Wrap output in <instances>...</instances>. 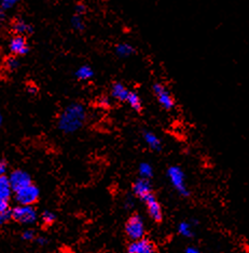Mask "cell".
<instances>
[{
  "mask_svg": "<svg viewBox=\"0 0 249 253\" xmlns=\"http://www.w3.org/2000/svg\"><path fill=\"white\" fill-rule=\"evenodd\" d=\"M86 120V108L79 102H73L67 105L60 114L57 126L66 134H71L79 131L84 126Z\"/></svg>",
  "mask_w": 249,
  "mask_h": 253,
  "instance_id": "cell-1",
  "label": "cell"
},
{
  "mask_svg": "<svg viewBox=\"0 0 249 253\" xmlns=\"http://www.w3.org/2000/svg\"><path fill=\"white\" fill-rule=\"evenodd\" d=\"M9 217L23 225H32L38 221V212L33 206L17 205L10 210Z\"/></svg>",
  "mask_w": 249,
  "mask_h": 253,
  "instance_id": "cell-2",
  "label": "cell"
},
{
  "mask_svg": "<svg viewBox=\"0 0 249 253\" xmlns=\"http://www.w3.org/2000/svg\"><path fill=\"white\" fill-rule=\"evenodd\" d=\"M167 177H169L172 185L179 194L182 195V196H189L190 192L187 188L186 181H184L186 180V175H184V172L182 171L180 167L178 166L170 167L169 170H167Z\"/></svg>",
  "mask_w": 249,
  "mask_h": 253,
  "instance_id": "cell-3",
  "label": "cell"
},
{
  "mask_svg": "<svg viewBox=\"0 0 249 253\" xmlns=\"http://www.w3.org/2000/svg\"><path fill=\"white\" fill-rule=\"evenodd\" d=\"M40 197V191L37 185L35 184H31L24 188L20 189L14 193V199L17 203V205L23 206H33L36 204Z\"/></svg>",
  "mask_w": 249,
  "mask_h": 253,
  "instance_id": "cell-4",
  "label": "cell"
},
{
  "mask_svg": "<svg viewBox=\"0 0 249 253\" xmlns=\"http://www.w3.org/2000/svg\"><path fill=\"white\" fill-rule=\"evenodd\" d=\"M152 92L156 97V101L165 111H172L175 107V99L163 84L154 83L152 84Z\"/></svg>",
  "mask_w": 249,
  "mask_h": 253,
  "instance_id": "cell-5",
  "label": "cell"
},
{
  "mask_svg": "<svg viewBox=\"0 0 249 253\" xmlns=\"http://www.w3.org/2000/svg\"><path fill=\"white\" fill-rule=\"evenodd\" d=\"M125 233L133 241L143 238L144 223L142 218L137 214L131 216L125 225Z\"/></svg>",
  "mask_w": 249,
  "mask_h": 253,
  "instance_id": "cell-6",
  "label": "cell"
},
{
  "mask_svg": "<svg viewBox=\"0 0 249 253\" xmlns=\"http://www.w3.org/2000/svg\"><path fill=\"white\" fill-rule=\"evenodd\" d=\"M9 182L11 188H12L13 193L20 191V189L24 188L32 184V177L28 172L22 170V169H16L10 173Z\"/></svg>",
  "mask_w": 249,
  "mask_h": 253,
  "instance_id": "cell-7",
  "label": "cell"
},
{
  "mask_svg": "<svg viewBox=\"0 0 249 253\" xmlns=\"http://www.w3.org/2000/svg\"><path fill=\"white\" fill-rule=\"evenodd\" d=\"M9 50L13 55H25L30 51V45H28L25 36L15 35L10 40Z\"/></svg>",
  "mask_w": 249,
  "mask_h": 253,
  "instance_id": "cell-8",
  "label": "cell"
},
{
  "mask_svg": "<svg viewBox=\"0 0 249 253\" xmlns=\"http://www.w3.org/2000/svg\"><path fill=\"white\" fill-rule=\"evenodd\" d=\"M142 200L147 205L148 213L150 217H151L155 222H160L162 220V208L154 195L151 193L150 195H148L147 197H144Z\"/></svg>",
  "mask_w": 249,
  "mask_h": 253,
  "instance_id": "cell-9",
  "label": "cell"
},
{
  "mask_svg": "<svg viewBox=\"0 0 249 253\" xmlns=\"http://www.w3.org/2000/svg\"><path fill=\"white\" fill-rule=\"evenodd\" d=\"M129 253H156L154 245L148 239L134 240L127 248Z\"/></svg>",
  "mask_w": 249,
  "mask_h": 253,
  "instance_id": "cell-10",
  "label": "cell"
},
{
  "mask_svg": "<svg viewBox=\"0 0 249 253\" xmlns=\"http://www.w3.org/2000/svg\"><path fill=\"white\" fill-rule=\"evenodd\" d=\"M133 192H134L137 197L143 199L152 193L151 184H150L149 180L140 177V179L136 180L135 183L133 184Z\"/></svg>",
  "mask_w": 249,
  "mask_h": 253,
  "instance_id": "cell-11",
  "label": "cell"
},
{
  "mask_svg": "<svg viewBox=\"0 0 249 253\" xmlns=\"http://www.w3.org/2000/svg\"><path fill=\"white\" fill-rule=\"evenodd\" d=\"M142 137L143 141L146 143L147 146L152 149L154 152H161L162 149V142L159 139V136L156 135L153 131L144 129L142 130Z\"/></svg>",
  "mask_w": 249,
  "mask_h": 253,
  "instance_id": "cell-12",
  "label": "cell"
},
{
  "mask_svg": "<svg viewBox=\"0 0 249 253\" xmlns=\"http://www.w3.org/2000/svg\"><path fill=\"white\" fill-rule=\"evenodd\" d=\"M130 90L127 89L126 85L122 83H114L111 85V91H110V95L113 100L118 102H126L127 95H129Z\"/></svg>",
  "mask_w": 249,
  "mask_h": 253,
  "instance_id": "cell-13",
  "label": "cell"
},
{
  "mask_svg": "<svg viewBox=\"0 0 249 253\" xmlns=\"http://www.w3.org/2000/svg\"><path fill=\"white\" fill-rule=\"evenodd\" d=\"M114 52L118 57H121V59H127V57H131L133 54H135L136 50L134 45L129 42H120L115 45Z\"/></svg>",
  "mask_w": 249,
  "mask_h": 253,
  "instance_id": "cell-14",
  "label": "cell"
},
{
  "mask_svg": "<svg viewBox=\"0 0 249 253\" xmlns=\"http://www.w3.org/2000/svg\"><path fill=\"white\" fill-rule=\"evenodd\" d=\"M12 194L13 191L11 188L9 177L7 175H0V198L9 200Z\"/></svg>",
  "mask_w": 249,
  "mask_h": 253,
  "instance_id": "cell-15",
  "label": "cell"
},
{
  "mask_svg": "<svg viewBox=\"0 0 249 253\" xmlns=\"http://www.w3.org/2000/svg\"><path fill=\"white\" fill-rule=\"evenodd\" d=\"M12 28L16 35H21V36H25V35H28V34L33 33V26L30 24V23H27L23 20H16L13 23Z\"/></svg>",
  "mask_w": 249,
  "mask_h": 253,
  "instance_id": "cell-16",
  "label": "cell"
},
{
  "mask_svg": "<svg viewBox=\"0 0 249 253\" xmlns=\"http://www.w3.org/2000/svg\"><path fill=\"white\" fill-rule=\"evenodd\" d=\"M126 103L130 105V107L132 109H134L135 112H142V97L136 91L129 92V95H127V99H126Z\"/></svg>",
  "mask_w": 249,
  "mask_h": 253,
  "instance_id": "cell-17",
  "label": "cell"
},
{
  "mask_svg": "<svg viewBox=\"0 0 249 253\" xmlns=\"http://www.w3.org/2000/svg\"><path fill=\"white\" fill-rule=\"evenodd\" d=\"M74 75H76L77 79L81 80V82H88V80H91L94 77L95 72L90 65H82L78 68Z\"/></svg>",
  "mask_w": 249,
  "mask_h": 253,
  "instance_id": "cell-18",
  "label": "cell"
},
{
  "mask_svg": "<svg viewBox=\"0 0 249 253\" xmlns=\"http://www.w3.org/2000/svg\"><path fill=\"white\" fill-rule=\"evenodd\" d=\"M138 173L142 179H151L153 176V168L149 163H142L138 167Z\"/></svg>",
  "mask_w": 249,
  "mask_h": 253,
  "instance_id": "cell-19",
  "label": "cell"
},
{
  "mask_svg": "<svg viewBox=\"0 0 249 253\" xmlns=\"http://www.w3.org/2000/svg\"><path fill=\"white\" fill-rule=\"evenodd\" d=\"M71 27L73 28V30L74 31H78V32H82L84 28H85V24H84V21H83L82 15L74 14L72 18H71Z\"/></svg>",
  "mask_w": 249,
  "mask_h": 253,
  "instance_id": "cell-20",
  "label": "cell"
},
{
  "mask_svg": "<svg viewBox=\"0 0 249 253\" xmlns=\"http://www.w3.org/2000/svg\"><path fill=\"white\" fill-rule=\"evenodd\" d=\"M178 232L180 235L184 236V237H192L193 236V231H192V226H191V224L188 222H181L179 224L178 226Z\"/></svg>",
  "mask_w": 249,
  "mask_h": 253,
  "instance_id": "cell-21",
  "label": "cell"
},
{
  "mask_svg": "<svg viewBox=\"0 0 249 253\" xmlns=\"http://www.w3.org/2000/svg\"><path fill=\"white\" fill-rule=\"evenodd\" d=\"M55 220H56L55 213L50 210H45L41 214V221L44 225H52V224L55 222Z\"/></svg>",
  "mask_w": 249,
  "mask_h": 253,
  "instance_id": "cell-22",
  "label": "cell"
},
{
  "mask_svg": "<svg viewBox=\"0 0 249 253\" xmlns=\"http://www.w3.org/2000/svg\"><path fill=\"white\" fill-rule=\"evenodd\" d=\"M20 0H0V8L3 11L13 9L19 3Z\"/></svg>",
  "mask_w": 249,
  "mask_h": 253,
  "instance_id": "cell-23",
  "label": "cell"
},
{
  "mask_svg": "<svg viewBox=\"0 0 249 253\" xmlns=\"http://www.w3.org/2000/svg\"><path fill=\"white\" fill-rule=\"evenodd\" d=\"M5 65H7V67L9 68L10 71H15L16 68L20 66V61L17 60L15 56L9 57V59L7 60V62H5Z\"/></svg>",
  "mask_w": 249,
  "mask_h": 253,
  "instance_id": "cell-24",
  "label": "cell"
},
{
  "mask_svg": "<svg viewBox=\"0 0 249 253\" xmlns=\"http://www.w3.org/2000/svg\"><path fill=\"white\" fill-rule=\"evenodd\" d=\"M36 233H35L33 229H25V231L22 233V239L25 241H34L36 239Z\"/></svg>",
  "mask_w": 249,
  "mask_h": 253,
  "instance_id": "cell-25",
  "label": "cell"
},
{
  "mask_svg": "<svg viewBox=\"0 0 249 253\" xmlns=\"http://www.w3.org/2000/svg\"><path fill=\"white\" fill-rule=\"evenodd\" d=\"M98 105L103 108H108L110 105H111V99L109 96H101L98 99Z\"/></svg>",
  "mask_w": 249,
  "mask_h": 253,
  "instance_id": "cell-26",
  "label": "cell"
},
{
  "mask_svg": "<svg viewBox=\"0 0 249 253\" xmlns=\"http://www.w3.org/2000/svg\"><path fill=\"white\" fill-rule=\"evenodd\" d=\"M9 200H5L0 198V213L3 214H9L10 209H9Z\"/></svg>",
  "mask_w": 249,
  "mask_h": 253,
  "instance_id": "cell-27",
  "label": "cell"
},
{
  "mask_svg": "<svg viewBox=\"0 0 249 253\" xmlns=\"http://www.w3.org/2000/svg\"><path fill=\"white\" fill-rule=\"evenodd\" d=\"M74 10H76V14L83 15L86 12V7L84 3H78L76 5V8H74Z\"/></svg>",
  "mask_w": 249,
  "mask_h": 253,
  "instance_id": "cell-28",
  "label": "cell"
},
{
  "mask_svg": "<svg viewBox=\"0 0 249 253\" xmlns=\"http://www.w3.org/2000/svg\"><path fill=\"white\" fill-rule=\"evenodd\" d=\"M35 241H36V244L39 246H47L48 245V239H47V237H43V236H39V237H36Z\"/></svg>",
  "mask_w": 249,
  "mask_h": 253,
  "instance_id": "cell-29",
  "label": "cell"
},
{
  "mask_svg": "<svg viewBox=\"0 0 249 253\" xmlns=\"http://www.w3.org/2000/svg\"><path fill=\"white\" fill-rule=\"evenodd\" d=\"M7 163L4 160H0V175H5V173H7Z\"/></svg>",
  "mask_w": 249,
  "mask_h": 253,
  "instance_id": "cell-30",
  "label": "cell"
},
{
  "mask_svg": "<svg viewBox=\"0 0 249 253\" xmlns=\"http://www.w3.org/2000/svg\"><path fill=\"white\" fill-rule=\"evenodd\" d=\"M184 253H201L198 249L194 248V247H189V248L186 250Z\"/></svg>",
  "mask_w": 249,
  "mask_h": 253,
  "instance_id": "cell-31",
  "label": "cell"
},
{
  "mask_svg": "<svg viewBox=\"0 0 249 253\" xmlns=\"http://www.w3.org/2000/svg\"><path fill=\"white\" fill-rule=\"evenodd\" d=\"M7 218H9V214H3V213H0V225L7 220Z\"/></svg>",
  "mask_w": 249,
  "mask_h": 253,
  "instance_id": "cell-32",
  "label": "cell"
},
{
  "mask_svg": "<svg viewBox=\"0 0 249 253\" xmlns=\"http://www.w3.org/2000/svg\"><path fill=\"white\" fill-rule=\"evenodd\" d=\"M2 122H3V117H2L1 109H0V128H1V126H2Z\"/></svg>",
  "mask_w": 249,
  "mask_h": 253,
  "instance_id": "cell-33",
  "label": "cell"
},
{
  "mask_svg": "<svg viewBox=\"0 0 249 253\" xmlns=\"http://www.w3.org/2000/svg\"><path fill=\"white\" fill-rule=\"evenodd\" d=\"M28 89H30V92H32V93H36V91H37V89L35 87H30Z\"/></svg>",
  "mask_w": 249,
  "mask_h": 253,
  "instance_id": "cell-34",
  "label": "cell"
},
{
  "mask_svg": "<svg viewBox=\"0 0 249 253\" xmlns=\"http://www.w3.org/2000/svg\"><path fill=\"white\" fill-rule=\"evenodd\" d=\"M248 253H249V250H248Z\"/></svg>",
  "mask_w": 249,
  "mask_h": 253,
  "instance_id": "cell-35",
  "label": "cell"
}]
</instances>
